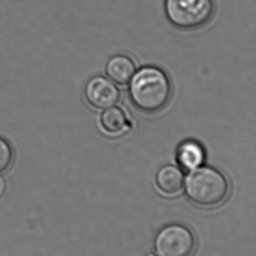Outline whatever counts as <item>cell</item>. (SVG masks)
Wrapping results in <instances>:
<instances>
[{
    "mask_svg": "<svg viewBox=\"0 0 256 256\" xmlns=\"http://www.w3.org/2000/svg\"><path fill=\"white\" fill-rule=\"evenodd\" d=\"M134 104L146 112H154L166 106L171 96V84L165 72L146 66L134 73L129 86Z\"/></svg>",
    "mask_w": 256,
    "mask_h": 256,
    "instance_id": "1",
    "label": "cell"
},
{
    "mask_svg": "<svg viewBox=\"0 0 256 256\" xmlns=\"http://www.w3.org/2000/svg\"><path fill=\"white\" fill-rule=\"evenodd\" d=\"M229 190L228 178L214 168H198L192 170L186 180V195L200 206H220L228 198Z\"/></svg>",
    "mask_w": 256,
    "mask_h": 256,
    "instance_id": "2",
    "label": "cell"
},
{
    "mask_svg": "<svg viewBox=\"0 0 256 256\" xmlns=\"http://www.w3.org/2000/svg\"><path fill=\"white\" fill-rule=\"evenodd\" d=\"M168 20L178 28H198L210 20L214 12L212 0H166Z\"/></svg>",
    "mask_w": 256,
    "mask_h": 256,
    "instance_id": "3",
    "label": "cell"
},
{
    "mask_svg": "<svg viewBox=\"0 0 256 256\" xmlns=\"http://www.w3.org/2000/svg\"><path fill=\"white\" fill-rule=\"evenodd\" d=\"M195 248V236L182 224H168L154 238V249L159 256H192Z\"/></svg>",
    "mask_w": 256,
    "mask_h": 256,
    "instance_id": "4",
    "label": "cell"
},
{
    "mask_svg": "<svg viewBox=\"0 0 256 256\" xmlns=\"http://www.w3.org/2000/svg\"><path fill=\"white\" fill-rule=\"evenodd\" d=\"M84 96L92 106L104 110L118 102L120 93L112 80L103 76H96L86 84Z\"/></svg>",
    "mask_w": 256,
    "mask_h": 256,
    "instance_id": "5",
    "label": "cell"
},
{
    "mask_svg": "<svg viewBox=\"0 0 256 256\" xmlns=\"http://www.w3.org/2000/svg\"><path fill=\"white\" fill-rule=\"evenodd\" d=\"M134 62L124 54L110 57L106 65V72L110 80L120 86L128 84L136 73Z\"/></svg>",
    "mask_w": 256,
    "mask_h": 256,
    "instance_id": "6",
    "label": "cell"
},
{
    "mask_svg": "<svg viewBox=\"0 0 256 256\" xmlns=\"http://www.w3.org/2000/svg\"><path fill=\"white\" fill-rule=\"evenodd\" d=\"M156 182L164 194L176 195L184 188V174L174 165H165L157 172Z\"/></svg>",
    "mask_w": 256,
    "mask_h": 256,
    "instance_id": "7",
    "label": "cell"
},
{
    "mask_svg": "<svg viewBox=\"0 0 256 256\" xmlns=\"http://www.w3.org/2000/svg\"><path fill=\"white\" fill-rule=\"evenodd\" d=\"M176 158L182 168L187 170H194L204 164L206 153L200 143L186 140L178 148Z\"/></svg>",
    "mask_w": 256,
    "mask_h": 256,
    "instance_id": "8",
    "label": "cell"
},
{
    "mask_svg": "<svg viewBox=\"0 0 256 256\" xmlns=\"http://www.w3.org/2000/svg\"><path fill=\"white\" fill-rule=\"evenodd\" d=\"M100 123L106 132L110 134H118L128 128V118L120 107L104 109L100 117Z\"/></svg>",
    "mask_w": 256,
    "mask_h": 256,
    "instance_id": "9",
    "label": "cell"
},
{
    "mask_svg": "<svg viewBox=\"0 0 256 256\" xmlns=\"http://www.w3.org/2000/svg\"><path fill=\"white\" fill-rule=\"evenodd\" d=\"M14 154L9 143L0 138V174L4 173L11 166Z\"/></svg>",
    "mask_w": 256,
    "mask_h": 256,
    "instance_id": "10",
    "label": "cell"
},
{
    "mask_svg": "<svg viewBox=\"0 0 256 256\" xmlns=\"http://www.w3.org/2000/svg\"><path fill=\"white\" fill-rule=\"evenodd\" d=\"M156 256V254H148V256Z\"/></svg>",
    "mask_w": 256,
    "mask_h": 256,
    "instance_id": "11",
    "label": "cell"
}]
</instances>
